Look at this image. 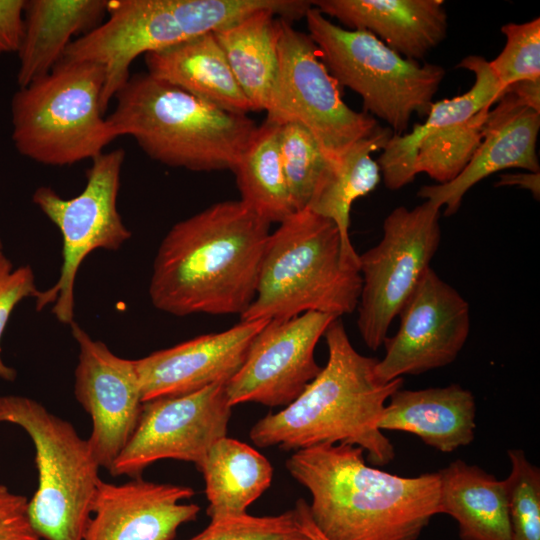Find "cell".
<instances>
[{"instance_id": "6da1fadb", "label": "cell", "mask_w": 540, "mask_h": 540, "mask_svg": "<svg viewBox=\"0 0 540 540\" xmlns=\"http://www.w3.org/2000/svg\"><path fill=\"white\" fill-rule=\"evenodd\" d=\"M269 227L241 200L212 204L177 222L154 259L151 303L179 317L241 315L256 294Z\"/></svg>"}, {"instance_id": "7a4b0ae2", "label": "cell", "mask_w": 540, "mask_h": 540, "mask_svg": "<svg viewBox=\"0 0 540 540\" xmlns=\"http://www.w3.org/2000/svg\"><path fill=\"white\" fill-rule=\"evenodd\" d=\"M285 466L309 491L310 516L328 540H417L442 513L438 472L391 474L367 465L357 446L297 450Z\"/></svg>"}, {"instance_id": "3957f363", "label": "cell", "mask_w": 540, "mask_h": 540, "mask_svg": "<svg viewBox=\"0 0 540 540\" xmlns=\"http://www.w3.org/2000/svg\"><path fill=\"white\" fill-rule=\"evenodd\" d=\"M328 359L317 376L290 404L258 420L249 432L262 448L297 451L321 444L360 447L373 465L395 457L390 440L378 428L386 401L402 388L403 378L381 381L378 359L360 354L340 318L324 333Z\"/></svg>"}, {"instance_id": "277c9868", "label": "cell", "mask_w": 540, "mask_h": 540, "mask_svg": "<svg viewBox=\"0 0 540 540\" xmlns=\"http://www.w3.org/2000/svg\"><path fill=\"white\" fill-rule=\"evenodd\" d=\"M107 120L153 160L196 172L233 170L257 125L150 74L130 75Z\"/></svg>"}, {"instance_id": "5b68a950", "label": "cell", "mask_w": 540, "mask_h": 540, "mask_svg": "<svg viewBox=\"0 0 540 540\" xmlns=\"http://www.w3.org/2000/svg\"><path fill=\"white\" fill-rule=\"evenodd\" d=\"M362 279L347 264L329 219L296 211L269 234L255 297L240 321L288 319L308 311L340 318L358 305Z\"/></svg>"}, {"instance_id": "8992f818", "label": "cell", "mask_w": 540, "mask_h": 540, "mask_svg": "<svg viewBox=\"0 0 540 540\" xmlns=\"http://www.w3.org/2000/svg\"><path fill=\"white\" fill-rule=\"evenodd\" d=\"M105 71L90 61H60L11 100L12 141L38 163L94 159L116 137L102 106Z\"/></svg>"}, {"instance_id": "52a82bcc", "label": "cell", "mask_w": 540, "mask_h": 540, "mask_svg": "<svg viewBox=\"0 0 540 540\" xmlns=\"http://www.w3.org/2000/svg\"><path fill=\"white\" fill-rule=\"evenodd\" d=\"M0 423L21 427L35 449L38 486L28 502L30 521L45 540H83L100 481L87 439L38 401L0 397Z\"/></svg>"}, {"instance_id": "ba28073f", "label": "cell", "mask_w": 540, "mask_h": 540, "mask_svg": "<svg viewBox=\"0 0 540 540\" xmlns=\"http://www.w3.org/2000/svg\"><path fill=\"white\" fill-rule=\"evenodd\" d=\"M308 35L338 85L358 94L364 110L403 134L412 115H427L445 76L443 67L407 59L366 30L334 24L312 6Z\"/></svg>"}, {"instance_id": "9c48e42d", "label": "cell", "mask_w": 540, "mask_h": 540, "mask_svg": "<svg viewBox=\"0 0 540 540\" xmlns=\"http://www.w3.org/2000/svg\"><path fill=\"white\" fill-rule=\"evenodd\" d=\"M125 151L103 152L87 171V182L80 194L64 199L52 188L35 190L32 200L62 235V265L58 280L40 291L36 309L53 304L56 319L67 325L74 322V287L80 265L94 250H117L131 238L117 209L120 176Z\"/></svg>"}, {"instance_id": "30bf717a", "label": "cell", "mask_w": 540, "mask_h": 540, "mask_svg": "<svg viewBox=\"0 0 540 540\" xmlns=\"http://www.w3.org/2000/svg\"><path fill=\"white\" fill-rule=\"evenodd\" d=\"M440 207L425 200L399 206L383 222L380 242L359 255L362 279L357 327L365 345L378 350L417 286L441 241Z\"/></svg>"}, {"instance_id": "8fae6325", "label": "cell", "mask_w": 540, "mask_h": 540, "mask_svg": "<svg viewBox=\"0 0 540 540\" xmlns=\"http://www.w3.org/2000/svg\"><path fill=\"white\" fill-rule=\"evenodd\" d=\"M278 53V74L265 110L267 120L303 125L332 163L379 127L374 117L346 105L313 40L283 19Z\"/></svg>"}, {"instance_id": "7c38bea8", "label": "cell", "mask_w": 540, "mask_h": 540, "mask_svg": "<svg viewBox=\"0 0 540 540\" xmlns=\"http://www.w3.org/2000/svg\"><path fill=\"white\" fill-rule=\"evenodd\" d=\"M107 14L106 21L74 39L62 58L103 66L104 111L138 56L211 33L205 0H113Z\"/></svg>"}, {"instance_id": "4fadbf2b", "label": "cell", "mask_w": 540, "mask_h": 540, "mask_svg": "<svg viewBox=\"0 0 540 540\" xmlns=\"http://www.w3.org/2000/svg\"><path fill=\"white\" fill-rule=\"evenodd\" d=\"M231 413L222 383L146 401L135 431L109 473L140 477L148 466L163 459L192 463L200 471L212 445L227 436Z\"/></svg>"}, {"instance_id": "5bb4252c", "label": "cell", "mask_w": 540, "mask_h": 540, "mask_svg": "<svg viewBox=\"0 0 540 540\" xmlns=\"http://www.w3.org/2000/svg\"><path fill=\"white\" fill-rule=\"evenodd\" d=\"M397 332L385 339L376 374L383 382L451 364L470 332L468 302L429 267L405 302Z\"/></svg>"}, {"instance_id": "9a60e30c", "label": "cell", "mask_w": 540, "mask_h": 540, "mask_svg": "<svg viewBox=\"0 0 540 540\" xmlns=\"http://www.w3.org/2000/svg\"><path fill=\"white\" fill-rule=\"evenodd\" d=\"M335 319L308 311L269 320L253 340L239 371L226 383L230 405L285 407L294 401L320 372L315 347Z\"/></svg>"}, {"instance_id": "2e32d148", "label": "cell", "mask_w": 540, "mask_h": 540, "mask_svg": "<svg viewBox=\"0 0 540 540\" xmlns=\"http://www.w3.org/2000/svg\"><path fill=\"white\" fill-rule=\"evenodd\" d=\"M70 327L79 347L74 394L92 421L87 439L92 454L100 468L110 472L135 431L144 403L134 360L115 355L77 323Z\"/></svg>"}, {"instance_id": "e0dca14e", "label": "cell", "mask_w": 540, "mask_h": 540, "mask_svg": "<svg viewBox=\"0 0 540 540\" xmlns=\"http://www.w3.org/2000/svg\"><path fill=\"white\" fill-rule=\"evenodd\" d=\"M268 321H240L225 331L200 335L134 360L143 402L226 384Z\"/></svg>"}, {"instance_id": "ac0fdd59", "label": "cell", "mask_w": 540, "mask_h": 540, "mask_svg": "<svg viewBox=\"0 0 540 540\" xmlns=\"http://www.w3.org/2000/svg\"><path fill=\"white\" fill-rule=\"evenodd\" d=\"M193 496L189 486L141 477L123 484L100 479L83 540H173L200 512L198 505L182 503Z\"/></svg>"}, {"instance_id": "d6986e66", "label": "cell", "mask_w": 540, "mask_h": 540, "mask_svg": "<svg viewBox=\"0 0 540 540\" xmlns=\"http://www.w3.org/2000/svg\"><path fill=\"white\" fill-rule=\"evenodd\" d=\"M485 121L483 138L464 170L446 184L422 186L418 196L445 206V215L455 214L467 191L489 175L508 168L539 172L536 152L540 112L525 105L505 89Z\"/></svg>"}, {"instance_id": "ffe728a7", "label": "cell", "mask_w": 540, "mask_h": 540, "mask_svg": "<svg viewBox=\"0 0 540 540\" xmlns=\"http://www.w3.org/2000/svg\"><path fill=\"white\" fill-rule=\"evenodd\" d=\"M347 29L366 30L401 56L419 61L447 35L442 0H315Z\"/></svg>"}, {"instance_id": "44dd1931", "label": "cell", "mask_w": 540, "mask_h": 540, "mask_svg": "<svg viewBox=\"0 0 540 540\" xmlns=\"http://www.w3.org/2000/svg\"><path fill=\"white\" fill-rule=\"evenodd\" d=\"M385 405L378 428L411 433L425 444L452 452L475 437L476 402L459 384L395 391Z\"/></svg>"}, {"instance_id": "7402d4cb", "label": "cell", "mask_w": 540, "mask_h": 540, "mask_svg": "<svg viewBox=\"0 0 540 540\" xmlns=\"http://www.w3.org/2000/svg\"><path fill=\"white\" fill-rule=\"evenodd\" d=\"M109 4V0L25 1L17 51L19 88L48 74L62 60L72 37L84 35L103 22Z\"/></svg>"}, {"instance_id": "603a6c76", "label": "cell", "mask_w": 540, "mask_h": 540, "mask_svg": "<svg viewBox=\"0 0 540 540\" xmlns=\"http://www.w3.org/2000/svg\"><path fill=\"white\" fill-rule=\"evenodd\" d=\"M147 73L225 111H254L213 33L144 55Z\"/></svg>"}, {"instance_id": "cb8c5ba5", "label": "cell", "mask_w": 540, "mask_h": 540, "mask_svg": "<svg viewBox=\"0 0 540 540\" xmlns=\"http://www.w3.org/2000/svg\"><path fill=\"white\" fill-rule=\"evenodd\" d=\"M473 72L475 82L464 94L435 102L423 124L415 125L410 133L392 134L377 163L385 186L398 190L411 183L416 174L414 162L419 143L436 130L468 120L486 106H493L503 94L489 61L470 55L457 66Z\"/></svg>"}, {"instance_id": "d4e9b609", "label": "cell", "mask_w": 540, "mask_h": 540, "mask_svg": "<svg viewBox=\"0 0 540 540\" xmlns=\"http://www.w3.org/2000/svg\"><path fill=\"white\" fill-rule=\"evenodd\" d=\"M437 472L441 511L457 522L461 540H513L504 480L462 460Z\"/></svg>"}, {"instance_id": "484cf974", "label": "cell", "mask_w": 540, "mask_h": 540, "mask_svg": "<svg viewBox=\"0 0 540 540\" xmlns=\"http://www.w3.org/2000/svg\"><path fill=\"white\" fill-rule=\"evenodd\" d=\"M393 132L378 127L354 143L326 173L307 209L331 220L338 228L344 260L359 270V254L349 235L350 211L355 200L372 192L381 180L371 154L383 149ZM360 272V271H359Z\"/></svg>"}, {"instance_id": "4316f807", "label": "cell", "mask_w": 540, "mask_h": 540, "mask_svg": "<svg viewBox=\"0 0 540 540\" xmlns=\"http://www.w3.org/2000/svg\"><path fill=\"white\" fill-rule=\"evenodd\" d=\"M281 18L270 9L213 33L236 81L253 106L265 111L276 82Z\"/></svg>"}, {"instance_id": "83f0119b", "label": "cell", "mask_w": 540, "mask_h": 540, "mask_svg": "<svg viewBox=\"0 0 540 540\" xmlns=\"http://www.w3.org/2000/svg\"><path fill=\"white\" fill-rule=\"evenodd\" d=\"M211 521L245 514L271 485L273 468L250 445L227 436L210 448L200 470Z\"/></svg>"}, {"instance_id": "f1b7e54d", "label": "cell", "mask_w": 540, "mask_h": 540, "mask_svg": "<svg viewBox=\"0 0 540 540\" xmlns=\"http://www.w3.org/2000/svg\"><path fill=\"white\" fill-rule=\"evenodd\" d=\"M279 131V124L265 119L232 170L240 200L269 224L296 212L283 172Z\"/></svg>"}, {"instance_id": "f546056e", "label": "cell", "mask_w": 540, "mask_h": 540, "mask_svg": "<svg viewBox=\"0 0 540 540\" xmlns=\"http://www.w3.org/2000/svg\"><path fill=\"white\" fill-rule=\"evenodd\" d=\"M491 107L486 106L468 120L451 124L425 137L416 150L415 174L426 173L439 184L454 180L479 147Z\"/></svg>"}, {"instance_id": "4dcf8cb0", "label": "cell", "mask_w": 540, "mask_h": 540, "mask_svg": "<svg viewBox=\"0 0 540 540\" xmlns=\"http://www.w3.org/2000/svg\"><path fill=\"white\" fill-rule=\"evenodd\" d=\"M280 156L283 172L296 211L307 209L317 188L331 168L315 138L303 125H280Z\"/></svg>"}, {"instance_id": "1f68e13d", "label": "cell", "mask_w": 540, "mask_h": 540, "mask_svg": "<svg viewBox=\"0 0 540 540\" xmlns=\"http://www.w3.org/2000/svg\"><path fill=\"white\" fill-rule=\"evenodd\" d=\"M505 481L513 540H540V470L521 449H509Z\"/></svg>"}, {"instance_id": "d6a6232c", "label": "cell", "mask_w": 540, "mask_h": 540, "mask_svg": "<svg viewBox=\"0 0 540 540\" xmlns=\"http://www.w3.org/2000/svg\"><path fill=\"white\" fill-rule=\"evenodd\" d=\"M501 31L505 46L489 64L504 90L519 81L540 79V19L508 23Z\"/></svg>"}, {"instance_id": "836d02e7", "label": "cell", "mask_w": 540, "mask_h": 540, "mask_svg": "<svg viewBox=\"0 0 540 540\" xmlns=\"http://www.w3.org/2000/svg\"><path fill=\"white\" fill-rule=\"evenodd\" d=\"M188 540H309L300 529L294 510L275 516L247 513L220 518Z\"/></svg>"}, {"instance_id": "e575fe53", "label": "cell", "mask_w": 540, "mask_h": 540, "mask_svg": "<svg viewBox=\"0 0 540 540\" xmlns=\"http://www.w3.org/2000/svg\"><path fill=\"white\" fill-rule=\"evenodd\" d=\"M40 291L36 287L35 275L29 265L14 268L8 258L0 256V341L15 306L25 298H36ZM0 378L6 381L16 378V371L3 362L1 348Z\"/></svg>"}, {"instance_id": "d590c367", "label": "cell", "mask_w": 540, "mask_h": 540, "mask_svg": "<svg viewBox=\"0 0 540 540\" xmlns=\"http://www.w3.org/2000/svg\"><path fill=\"white\" fill-rule=\"evenodd\" d=\"M28 499L0 484V540H41L28 514Z\"/></svg>"}, {"instance_id": "8d00e7d4", "label": "cell", "mask_w": 540, "mask_h": 540, "mask_svg": "<svg viewBox=\"0 0 540 540\" xmlns=\"http://www.w3.org/2000/svg\"><path fill=\"white\" fill-rule=\"evenodd\" d=\"M24 0H0V55L17 53L23 34Z\"/></svg>"}, {"instance_id": "74e56055", "label": "cell", "mask_w": 540, "mask_h": 540, "mask_svg": "<svg viewBox=\"0 0 540 540\" xmlns=\"http://www.w3.org/2000/svg\"><path fill=\"white\" fill-rule=\"evenodd\" d=\"M505 89L514 93L528 107L540 112V79L519 81Z\"/></svg>"}, {"instance_id": "f35d334b", "label": "cell", "mask_w": 540, "mask_h": 540, "mask_svg": "<svg viewBox=\"0 0 540 540\" xmlns=\"http://www.w3.org/2000/svg\"><path fill=\"white\" fill-rule=\"evenodd\" d=\"M540 173H517V174H502L497 186L501 185H517L521 188L528 189L533 196L539 199L540 195Z\"/></svg>"}, {"instance_id": "ab89813d", "label": "cell", "mask_w": 540, "mask_h": 540, "mask_svg": "<svg viewBox=\"0 0 540 540\" xmlns=\"http://www.w3.org/2000/svg\"><path fill=\"white\" fill-rule=\"evenodd\" d=\"M293 510L300 529L309 540H328L312 521L308 503L304 499H299Z\"/></svg>"}, {"instance_id": "60d3db41", "label": "cell", "mask_w": 540, "mask_h": 540, "mask_svg": "<svg viewBox=\"0 0 540 540\" xmlns=\"http://www.w3.org/2000/svg\"><path fill=\"white\" fill-rule=\"evenodd\" d=\"M3 255L2 253V243H1V240H0V256Z\"/></svg>"}]
</instances>
